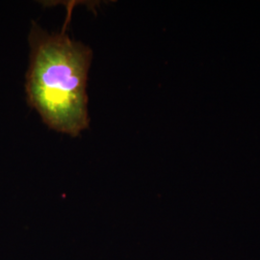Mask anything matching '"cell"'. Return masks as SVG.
I'll return each instance as SVG.
<instances>
[{
	"instance_id": "6da1fadb",
	"label": "cell",
	"mask_w": 260,
	"mask_h": 260,
	"mask_svg": "<svg viewBox=\"0 0 260 260\" xmlns=\"http://www.w3.org/2000/svg\"><path fill=\"white\" fill-rule=\"evenodd\" d=\"M74 4L68 5L59 33H47L32 22L25 92L28 105L50 129L76 137L90 124L86 90L93 51L67 32Z\"/></svg>"
}]
</instances>
